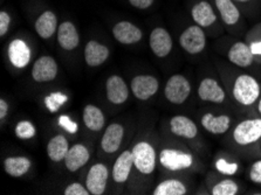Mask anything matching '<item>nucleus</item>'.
<instances>
[{
	"instance_id": "bb28decb",
	"label": "nucleus",
	"mask_w": 261,
	"mask_h": 195,
	"mask_svg": "<svg viewBox=\"0 0 261 195\" xmlns=\"http://www.w3.org/2000/svg\"><path fill=\"white\" fill-rule=\"evenodd\" d=\"M82 118H84L85 125L90 131H94V132H98V131H101L105 127V115L100 107H97L96 105H86L84 114H82Z\"/></svg>"
},
{
	"instance_id": "412c9836",
	"label": "nucleus",
	"mask_w": 261,
	"mask_h": 195,
	"mask_svg": "<svg viewBox=\"0 0 261 195\" xmlns=\"http://www.w3.org/2000/svg\"><path fill=\"white\" fill-rule=\"evenodd\" d=\"M35 32L43 40H48L57 33L59 29L58 17L53 11L47 10L39 15L34 23Z\"/></svg>"
},
{
	"instance_id": "f03ea898",
	"label": "nucleus",
	"mask_w": 261,
	"mask_h": 195,
	"mask_svg": "<svg viewBox=\"0 0 261 195\" xmlns=\"http://www.w3.org/2000/svg\"><path fill=\"white\" fill-rule=\"evenodd\" d=\"M190 15L192 21L206 34L218 35L223 31V23L211 0H195L190 7Z\"/></svg>"
},
{
	"instance_id": "9b49d317",
	"label": "nucleus",
	"mask_w": 261,
	"mask_h": 195,
	"mask_svg": "<svg viewBox=\"0 0 261 195\" xmlns=\"http://www.w3.org/2000/svg\"><path fill=\"white\" fill-rule=\"evenodd\" d=\"M199 123L201 127L208 133L221 136L231 130L232 117L225 114L216 115L213 113H205L200 116Z\"/></svg>"
},
{
	"instance_id": "2eb2a0df",
	"label": "nucleus",
	"mask_w": 261,
	"mask_h": 195,
	"mask_svg": "<svg viewBox=\"0 0 261 195\" xmlns=\"http://www.w3.org/2000/svg\"><path fill=\"white\" fill-rule=\"evenodd\" d=\"M170 131L172 134L180 137L185 141H195L198 137V126L191 118L183 115H177L170 119Z\"/></svg>"
},
{
	"instance_id": "f257e3e1",
	"label": "nucleus",
	"mask_w": 261,
	"mask_h": 195,
	"mask_svg": "<svg viewBox=\"0 0 261 195\" xmlns=\"http://www.w3.org/2000/svg\"><path fill=\"white\" fill-rule=\"evenodd\" d=\"M230 94L237 104L253 107L261 95V83L251 74L240 73L231 81Z\"/></svg>"
},
{
	"instance_id": "37998d69",
	"label": "nucleus",
	"mask_w": 261,
	"mask_h": 195,
	"mask_svg": "<svg viewBox=\"0 0 261 195\" xmlns=\"http://www.w3.org/2000/svg\"><path fill=\"white\" fill-rule=\"evenodd\" d=\"M260 147H261V142H260Z\"/></svg>"
},
{
	"instance_id": "c9c22d12",
	"label": "nucleus",
	"mask_w": 261,
	"mask_h": 195,
	"mask_svg": "<svg viewBox=\"0 0 261 195\" xmlns=\"http://www.w3.org/2000/svg\"><path fill=\"white\" fill-rule=\"evenodd\" d=\"M63 194L65 195H89L90 192L85 187L81 185L80 182H72V184L66 187V189L63 190Z\"/></svg>"
},
{
	"instance_id": "6e6552de",
	"label": "nucleus",
	"mask_w": 261,
	"mask_h": 195,
	"mask_svg": "<svg viewBox=\"0 0 261 195\" xmlns=\"http://www.w3.org/2000/svg\"><path fill=\"white\" fill-rule=\"evenodd\" d=\"M134 167L142 174H151L156 169V151L148 142H138L132 150Z\"/></svg>"
},
{
	"instance_id": "aec40b11",
	"label": "nucleus",
	"mask_w": 261,
	"mask_h": 195,
	"mask_svg": "<svg viewBox=\"0 0 261 195\" xmlns=\"http://www.w3.org/2000/svg\"><path fill=\"white\" fill-rule=\"evenodd\" d=\"M58 42L62 49L74 50L80 43V34L72 21H63L57 32Z\"/></svg>"
},
{
	"instance_id": "f8f14e48",
	"label": "nucleus",
	"mask_w": 261,
	"mask_h": 195,
	"mask_svg": "<svg viewBox=\"0 0 261 195\" xmlns=\"http://www.w3.org/2000/svg\"><path fill=\"white\" fill-rule=\"evenodd\" d=\"M109 178L108 167L105 164H95L90 167L86 178V186L90 194L102 195L107 188V182Z\"/></svg>"
},
{
	"instance_id": "f704fd0d",
	"label": "nucleus",
	"mask_w": 261,
	"mask_h": 195,
	"mask_svg": "<svg viewBox=\"0 0 261 195\" xmlns=\"http://www.w3.org/2000/svg\"><path fill=\"white\" fill-rule=\"evenodd\" d=\"M247 176L253 184L261 186V158L252 162L250 169H248Z\"/></svg>"
},
{
	"instance_id": "7c9ffc66",
	"label": "nucleus",
	"mask_w": 261,
	"mask_h": 195,
	"mask_svg": "<svg viewBox=\"0 0 261 195\" xmlns=\"http://www.w3.org/2000/svg\"><path fill=\"white\" fill-rule=\"evenodd\" d=\"M239 192V184L230 177L221 179L210 186V194L212 195H237Z\"/></svg>"
},
{
	"instance_id": "dca6fc26",
	"label": "nucleus",
	"mask_w": 261,
	"mask_h": 195,
	"mask_svg": "<svg viewBox=\"0 0 261 195\" xmlns=\"http://www.w3.org/2000/svg\"><path fill=\"white\" fill-rule=\"evenodd\" d=\"M58 75V63L52 57H41L34 62L32 68V78L35 82H50Z\"/></svg>"
},
{
	"instance_id": "a19ab883",
	"label": "nucleus",
	"mask_w": 261,
	"mask_h": 195,
	"mask_svg": "<svg viewBox=\"0 0 261 195\" xmlns=\"http://www.w3.org/2000/svg\"><path fill=\"white\" fill-rule=\"evenodd\" d=\"M7 114H9V104H7L5 99L2 98L0 99V119L4 121L7 116Z\"/></svg>"
},
{
	"instance_id": "393cba45",
	"label": "nucleus",
	"mask_w": 261,
	"mask_h": 195,
	"mask_svg": "<svg viewBox=\"0 0 261 195\" xmlns=\"http://www.w3.org/2000/svg\"><path fill=\"white\" fill-rule=\"evenodd\" d=\"M109 48L98 41L90 40L85 47V60L89 67H98L109 58Z\"/></svg>"
},
{
	"instance_id": "72a5a7b5",
	"label": "nucleus",
	"mask_w": 261,
	"mask_h": 195,
	"mask_svg": "<svg viewBox=\"0 0 261 195\" xmlns=\"http://www.w3.org/2000/svg\"><path fill=\"white\" fill-rule=\"evenodd\" d=\"M67 102V96L61 93L50 94L48 97L45 98V104L48 107L50 113H57L63 103Z\"/></svg>"
},
{
	"instance_id": "79ce46f5",
	"label": "nucleus",
	"mask_w": 261,
	"mask_h": 195,
	"mask_svg": "<svg viewBox=\"0 0 261 195\" xmlns=\"http://www.w3.org/2000/svg\"><path fill=\"white\" fill-rule=\"evenodd\" d=\"M255 109H256V113H258V115H259V117H261V95L258 99V102H256V104H255Z\"/></svg>"
},
{
	"instance_id": "c756f323",
	"label": "nucleus",
	"mask_w": 261,
	"mask_h": 195,
	"mask_svg": "<svg viewBox=\"0 0 261 195\" xmlns=\"http://www.w3.org/2000/svg\"><path fill=\"white\" fill-rule=\"evenodd\" d=\"M188 186L178 179H167L162 181L153 189V195H185L188 194Z\"/></svg>"
},
{
	"instance_id": "423d86ee",
	"label": "nucleus",
	"mask_w": 261,
	"mask_h": 195,
	"mask_svg": "<svg viewBox=\"0 0 261 195\" xmlns=\"http://www.w3.org/2000/svg\"><path fill=\"white\" fill-rule=\"evenodd\" d=\"M207 34L196 23L188 26L179 35V46L181 49L191 55L200 54L206 48Z\"/></svg>"
},
{
	"instance_id": "1a4fd4ad",
	"label": "nucleus",
	"mask_w": 261,
	"mask_h": 195,
	"mask_svg": "<svg viewBox=\"0 0 261 195\" xmlns=\"http://www.w3.org/2000/svg\"><path fill=\"white\" fill-rule=\"evenodd\" d=\"M197 93L201 101L211 104H224L227 99L226 90L215 77H204L201 79Z\"/></svg>"
},
{
	"instance_id": "ea45409f",
	"label": "nucleus",
	"mask_w": 261,
	"mask_h": 195,
	"mask_svg": "<svg viewBox=\"0 0 261 195\" xmlns=\"http://www.w3.org/2000/svg\"><path fill=\"white\" fill-rule=\"evenodd\" d=\"M128 2L130 5L137 10H148L150 6H152L155 0H128Z\"/></svg>"
},
{
	"instance_id": "4be33fe9",
	"label": "nucleus",
	"mask_w": 261,
	"mask_h": 195,
	"mask_svg": "<svg viewBox=\"0 0 261 195\" xmlns=\"http://www.w3.org/2000/svg\"><path fill=\"white\" fill-rule=\"evenodd\" d=\"M9 59L15 68H25L31 60L29 45L21 39H14L9 46Z\"/></svg>"
},
{
	"instance_id": "a211bd4d",
	"label": "nucleus",
	"mask_w": 261,
	"mask_h": 195,
	"mask_svg": "<svg viewBox=\"0 0 261 195\" xmlns=\"http://www.w3.org/2000/svg\"><path fill=\"white\" fill-rule=\"evenodd\" d=\"M106 94L110 103L120 105L128 99L129 89L123 78L118 75H113L106 82Z\"/></svg>"
},
{
	"instance_id": "4c0bfd02",
	"label": "nucleus",
	"mask_w": 261,
	"mask_h": 195,
	"mask_svg": "<svg viewBox=\"0 0 261 195\" xmlns=\"http://www.w3.org/2000/svg\"><path fill=\"white\" fill-rule=\"evenodd\" d=\"M59 125H60L62 129H65L67 132L69 133H76L79 130V126L76 123L72 121L68 116H60L59 117Z\"/></svg>"
},
{
	"instance_id": "f3484780",
	"label": "nucleus",
	"mask_w": 261,
	"mask_h": 195,
	"mask_svg": "<svg viewBox=\"0 0 261 195\" xmlns=\"http://www.w3.org/2000/svg\"><path fill=\"white\" fill-rule=\"evenodd\" d=\"M113 35L116 41L122 45H134L141 41L143 38V32L135 23L123 20V21H118L113 27Z\"/></svg>"
},
{
	"instance_id": "6ab92c4d",
	"label": "nucleus",
	"mask_w": 261,
	"mask_h": 195,
	"mask_svg": "<svg viewBox=\"0 0 261 195\" xmlns=\"http://www.w3.org/2000/svg\"><path fill=\"white\" fill-rule=\"evenodd\" d=\"M124 137V127L120 123H112L107 127L101 141V147L106 153H115L121 147Z\"/></svg>"
},
{
	"instance_id": "b1692460",
	"label": "nucleus",
	"mask_w": 261,
	"mask_h": 195,
	"mask_svg": "<svg viewBox=\"0 0 261 195\" xmlns=\"http://www.w3.org/2000/svg\"><path fill=\"white\" fill-rule=\"evenodd\" d=\"M134 167V157L133 152L125 150L117 157L115 164L113 167V179L116 184H123L130 176L132 169Z\"/></svg>"
},
{
	"instance_id": "20e7f679",
	"label": "nucleus",
	"mask_w": 261,
	"mask_h": 195,
	"mask_svg": "<svg viewBox=\"0 0 261 195\" xmlns=\"http://www.w3.org/2000/svg\"><path fill=\"white\" fill-rule=\"evenodd\" d=\"M160 162L170 172H184L198 167V160L191 152L175 147H165L160 152Z\"/></svg>"
},
{
	"instance_id": "a878e982",
	"label": "nucleus",
	"mask_w": 261,
	"mask_h": 195,
	"mask_svg": "<svg viewBox=\"0 0 261 195\" xmlns=\"http://www.w3.org/2000/svg\"><path fill=\"white\" fill-rule=\"evenodd\" d=\"M69 149V143L67 138L63 137L62 134H57L47 144V154L50 160L59 162L65 160Z\"/></svg>"
},
{
	"instance_id": "0eeeda50",
	"label": "nucleus",
	"mask_w": 261,
	"mask_h": 195,
	"mask_svg": "<svg viewBox=\"0 0 261 195\" xmlns=\"http://www.w3.org/2000/svg\"><path fill=\"white\" fill-rule=\"evenodd\" d=\"M191 91V83L189 79L184 75L175 74L167 81L164 96L171 104L180 105L188 101Z\"/></svg>"
},
{
	"instance_id": "cd10ccee",
	"label": "nucleus",
	"mask_w": 261,
	"mask_h": 195,
	"mask_svg": "<svg viewBox=\"0 0 261 195\" xmlns=\"http://www.w3.org/2000/svg\"><path fill=\"white\" fill-rule=\"evenodd\" d=\"M32 162L27 157H9L4 161V170L9 176L13 178H20L29 172Z\"/></svg>"
},
{
	"instance_id": "9d476101",
	"label": "nucleus",
	"mask_w": 261,
	"mask_h": 195,
	"mask_svg": "<svg viewBox=\"0 0 261 195\" xmlns=\"http://www.w3.org/2000/svg\"><path fill=\"white\" fill-rule=\"evenodd\" d=\"M226 57L233 66L241 69L250 68L254 63H256L251 47L245 40L244 41L239 40V41L232 42L226 50Z\"/></svg>"
},
{
	"instance_id": "e433bc0d",
	"label": "nucleus",
	"mask_w": 261,
	"mask_h": 195,
	"mask_svg": "<svg viewBox=\"0 0 261 195\" xmlns=\"http://www.w3.org/2000/svg\"><path fill=\"white\" fill-rule=\"evenodd\" d=\"M232 2L239 7L241 12H243V14L255 10L258 7L256 5L260 4V0H232Z\"/></svg>"
},
{
	"instance_id": "ddd939ff",
	"label": "nucleus",
	"mask_w": 261,
	"mask_h": 195,
	"mask_svg": "<svg viewBox=\"0 0 261 195\" xmlns=\"http://www.w3.org/2000/svg\"><path fill=\"white\" fill-rule=\"evenodd\" d=\"M149 45L152 53L157 58L162 59L168 57L171 53L173 47L171 34L167 30L163 29V27H156L150 33Z\"/></svg>"
},
{
	"instance_id": "7ed1b4c3",
	"label": "nucleus",
	"mask_w": 261,
	"mask_h": 195,
	"mask_svg": "<svg viewBox=\"0 0 261 195\" xmlns=\"http://www.w3.org/2000/svg\"><path fill=\"white\" fill-rule=\"evenodd\" d=\"M231 141L232 144L238 147V149H254L256 146L260 147L261 117L247 118L239 122L233 127Z\"/></svg>"
},
{
	"instance_id": "58836bf2",
	"label": "nucleus",
	"mask_w": 261,
	"mask_h": 195,
	"mask_svg": "<svg viewBox=\"0 0 261 195\" xmlns=\"http://www.w3.org/2000/svg\"><path fill=\"white\" fill-rule=\"evenodd\" d=\"M11 15L5 11L0 12V37H5L10 30Z\"/></svg>"
},
{
	"instance_id": "473e14b6",
	"label": "nucleus",
	"mask_w": 261,
	"mask_h": 195,
	"mask_svg": "<svg viewBox=\"0 0 261 195\" xmlns=\"http://www.w3.org/2000/svg\"><path fill=\"white\" fill-rule=\"evenodd\" d=\"M14 133L19 139H32L37 134V129L30 121H20L14 127Z\"/></svg>"
},
{
	"instance_id": "4468645a",
	"label": "nucleus",
	"mask_w": 261,
	"mask_h": 195,
	"mask_svg": "<svg viewBox=\"0 0 261 195\" xmlns=\"http://www.w3.org/2000/svg\"><path fill=\"white\" fill-rule=\"evenodd\" d=\"M158 88H160V83L152 75H137L132 79V91L134 96L141 101L151 98L158 91Z\"/></svg>"
},
{
	"instance_id": "39448f33",
	"label": "nucleus",
	"mask_w": 261,
	"mask_h": 195,
	"mask_svg": "<svg viewBox=\"0 0 261 195\" xmlns=\"http://www.w3.org/2000/svg\"><path fill=\"white\" fill-rule=\"evenodd\" d=\"M211 2L225 29L231 33H238V32L244 31V14L232 0H211Z\"/></svg>"
},
{
	"instance_id": "5701e85b",
	"label": "nucleus",
	"mask_w": 261,
	"mask_h": 195,
	"mask_svg": "<svg viewBox=\"0 0 261 195\" xmlns=\"http://www.w3.org/2000/svg\"><path fill=\"white\" fill-rule=\"evenodd\" d=\"M89 150L82 144H75L70 147L65 158V166L69 172H76L89 161Z\"/></svg>"
},
{
	"instance_id": "2f4dec72",
	"label": "nucleus",
	"mask_w": 261,
	"mask_h": 195,
	"mask_svg": "<svg viewBox=\"0 0 261 195\" xmlns=\"http://www.w3.org/2000/svg\"><path fill=\"white\" fill-rule=\"evenodd\" d=\"M245 41L250 45L252 53L254 55L255 62L261 65V22L256 23L255 26H253L247 32Z\"/></svg>"
},
{
	"instance_id": "c85d7f7f",
	"label": "nucleus",
	"mask_w": 261,
	"mask_h": 195,
	"mask_svg": "<svg viewBox=\"0 0 261 195\" xmlns=\"http://www.w3.org/2000/svg\"><path fill=\"white\" fill-rule=\"evenodd\" d=\"M213 167L217 172L224 177H234L240 171L239 161L226 153L220 154L215 159Z\"/></svg>"
}]
</instances>
